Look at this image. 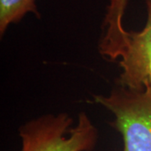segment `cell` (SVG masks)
Instances as JSON below:
<instances>
[{"mask_svg": "<svg viewBox=\"0 0 151 151\" xmlns=\"http://www.w3.org/2000/svg\"><path fill=\"white\" fill-rule=\"evenodd\" d=\"M147 22L140 31H129V45L119 60V86L140 91L151 86V0H146Z\"/></svg>", "mask_w": 151, "mask_h": 151, "instance_id": "obj_3", "label": "cell"}, {"mask_svg": "<svg viewBox=\"0 0 151 151\" xmlns=\"http://www.w3.org/2000/svg\"><path fill=\"white\" fill-rule=\"evenodd\" d=\"M94 100L113 113L111 125L123 138L122 151H151V86L140 91L118 86Z\"/></svg>", "mask_w": 151, "mask_h": 151, "instance_id": "obj_2", "label": "cell"}, {"mask_svg": "<svg viewBox=\"0 0 151 151\" xmlns=\"http://www.w3.org/2000/svg\"><path fill=\"white\" fill-rule=\"evenodd\" d=\"M128 0H110L103 22L105 35L99 43V51L104 57L114 61L125 54L129 45V31L123 26V16Z\"/></svg>", "mask_w": 151, "mask_h": 151, "instance_id": "obj_4", "label": "cell"}, {"mask_svg": "<svg viewBox=\"0 0 151 151\" xmlns=\"http://www.w3.org/2000/svg\"><path fill=\"white\" fill-rule=\"evenodd\" d=\"M36 0H0V34L3 35L10 24L18 23L28 13L39 16Z\"/></svg>", "mask_w": 151, "mask_h": 151, "instance_id": "obj_5", "label": "cell"}, {"mask_svg": "<svg viewBox=\"0 0 151 151\" xmlns=\"http://www.w3.org/2000/svg\"><path fill=\"white\" fill-rule=\"evenodd\" d=\"M65 113L45 114L19 129L21 151H92L96 147L98 131L86 113L78 121Z\"/></svg>", "mask_w": 151, "mask_h": 151, "instance_id": "obj_1", "label": "cell"}]
</instances>
